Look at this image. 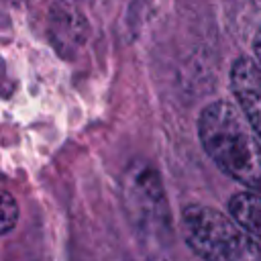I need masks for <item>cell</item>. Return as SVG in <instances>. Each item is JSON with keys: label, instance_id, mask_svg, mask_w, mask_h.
<instances>
[{"label": "cell", "instance_id": "cell-1", "mask_svg": "<svg viewBox=\"0 0 261 261\" xmlns=\"http://www.w3.org/2000/svg\"><path fill=\"white\" fill-rule=\"evenodd\" d=\"M198 135L226 175L261 194V139L241 108L224 100L208 104L198 118Z\"/></svg>", "mask_w": 261, "mask_h": 261}, {"label": "cell", "instance_id": "cell-2", "mask_svg": "<svg viewBox=\"0 0 261 261\" xmlns=\"http://www.w3.org/2000/svg\"><path fill=\"white\" fill-rule=\"evenodd\" d=\"M181 232L188 247L210 261H257L261 243L232 216L204 204H190L181 212Z\"/></svg>", "mask_w": 261, "mask_h": 261}, {"label": "cell", "instance_id": "cell-3", "mask_svg": "<svg viewBox=\"0 0 261 261\" xmlns=\"http://www.w3.org/2000/svg\"><path fill=\"white\" fill-rule=\"evenodd\" d=\"M124 200L128 218L145 234H161L169 228L163 186L147 163H133L124 175Z\"/></svg>", "mask_w": 261, "mask_h": 261}, {"label": "cell", "instance_id": "cell-4", "mask_svg": "<svg viewBox=\"0 0 261 261\" xmlns=\"http://www.w3.org/2000/svg\"><path fill=\"white\" fill-rule=\"evenodd\" d=\"M230 90L261 139V63L251 57H239L230 67Z\"/></svg>", "mask_w": 261, "mask_h": 261}, {"label": "cell", "instance_id": "cell-5", "mask_svg": "<svg viewBox=\"0 0 261 261\" xmlns=\"http://www.w3.org/2000/svg\"><path fill=\"white\" fill-rule=\"evenodd\" d=\"M230 216L261 243V194L245 190L228 200Z\"/></svg>", "mask_w": 261, "mask_h": 261}, {"label": "cell", "instance_id": "cell-6", "mask_svg": "<svg viewBox=\"0 0 261 261\" xmlns=\"http://www.w3.org/2000/svg\"><path fill=\"white\" fill-rule=\"evenodd\" d=\"M16 220H18V206L14 198L6 190L0 188V237L10 232Z\"/></svg>", "mask_w": 261, "mask_h": 261}, {"label": "cell", "instance_id": "cell-7", "mask_svg": "<svg viewBox=\"0 0 261 261\" xmlns=\"http://www.w3.org/2000/svg\"><path fill=\"white\" fill-rule=\"evenodd\" d=\"M253 53H255V59L261 63V29L257 31V35L253 39Z\"/></svg>", "mask_w": 261, "mask_h": 261}]
</instances>
